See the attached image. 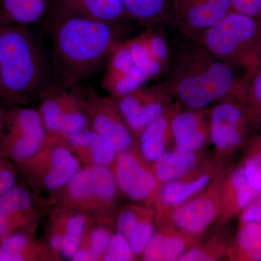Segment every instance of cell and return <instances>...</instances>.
Returning a JSON list of instances; mask_svg holds the SVG:
<instances>
[{
    "mask_svg": "<svg viewBox=\"0 0 261 261\" xmlns=\"http://www.w3.org/2000/svg\"><path fill=\"white\" fill-rule=\"evenodd\" d=\"M241 224L261 223V195H258L240 215Z\"/></svg>",
    "mask_w": 261,
    "mask_h": 261,
    "instance_id": "obj_37",
    "label": "cell"
},
{
    "mask_svg": "<svg viewBox=\"0 0 261 261\" xmlns=\"http://www.w3.org/2000/svg\"><path fill=\"white\" fill-rule=\"evenodd\" d=\"M51 68L25 25H0V99L24 104L51 82Z\"/></svg>",
    "mask_w": 261,
    "mask_h": 261,
    "instance_id": "obj_3",
    "label": "cell"
},
{
    "mask_svg": "<svg viewBox=\"0 0 261 261\" xmlns=\"http://www.w3.org/2000/svg\"><path fill=\"white\" fill-rule=\"evenodd\" d=\"M226 163L213 154L198 168L184 177L163 184L152 205L156 227L169 224L171 211L205 190L226 168Z\"/></svg>",
    "mask_w": 261,
    "mask_h": 261,
    "instance_id": "obj_11",
    "label": "cell"
},
{
    "mask_svg": "<svg viewBox=\"0 0 261 261\" xmlns=\"http://www.w3.org/2000/svg\"><path fill=\"white\" fill-rule=\"evenodd\" d=\"M89 128L108 139L117 154L138 147V142L122 116L115 98L100 95L91 88L82 87Z\"/></svg>",
    "mask_w": 261,
    "mask_h": 261,
    "instance_id": "obj_10",
    "label": "cell"
},
{
    "mask_svg": "<svg viewBox=\"0 0 261 261\" xmlns=\"http://www.w3.org/2000/svg\"><path fill=\"white\" fill-rule=\"evenodd\" d=\"M111 169L118 191L134 202L152 207L162 185L138 147L117 154Z\"/></svg>",
    "mask_w": 261,
    "mask_h": 261,
    "instance_id": "obj_13",
    "label": "cell"
},
{
    "mask_svg": "<svg viewBox=\"0 0 261 261\" xmlns=\"http://www.w3.org/2000/svg\"><path fill=\"white\" fill-rule=\"evenodd\" d=\"M226 168L205 190L174 207L170 214L169 224L192 236L203 238L219 218Z\"/></svg>",
    "mask_w": 261,
    "mask_h": 261,
    "instance_id": "obj_12",
    "label": "cell"
},
{
    "mask_svg": "<svg viewBox=\"0 0 261 261\" xmlns=\"http://www.w3.org/2000/svg\"><path fill=\"white\" fill-rule=\"evenodd\" d=\"M61 14L78 15L108 23H122L130 18L121 0H59Z\"/></svg>",
    "mask_w": 261,
    "mask_h": 261,
    "instance_id": "obj_24",
    "label": "cell"
},
{
    "mask_svg": "<svg viewBox=\"0 0 261 261\" xmlns=\"http://www.w3.org/2000/svg\"><path fill=\"white\" fill-rule=\"evenodd\" d=\"M171 23L189 40L197 41L232 10L231 0H171Z\"/></svg>",
    "mask_w": 261,
    "mask_h": 261,
    "instance_id": "obj_15",
    "label": "cell"
},
{
    "mask_svg": "<svg viewBox=\"0 0 261 261\" xmlns=\"http://www.w3.org/2000/svg\"><path fill=\"white\" fill-rule=\"evenodd\" d=\"M51 31L53 67L58 81L74 86L107 65L125 41L122 23H108L78 15L61 14Z\"/></svg>",
    "mask_w": 261,
    "mask_h": 261,
    "instance_id": "obj_1",
    "label": "cell"
},
{
    "mask_svg": "<svg viewBox=\"0 0 261 261\" xmlns=\"http://www.w3.org/2000/svg\"><path fill=\"white\" fill-rule=\"evenodd\" d=\"M233 11L247 15L261 25V0H231Z\"/></svg>",
    "mask_w": 261,
    "mask_h": 261,
    "instance_id": "obj_35",
    "label": "cell"
},
{
    "mask_svg": "<svg viewBox=\"0 0 261 261\" xmlns=\"http://www.w3.org/2000/svg\"><path fill=\"white\" fill-rule=\"evenodd\" d=\"M72 152L87 166L112 167L117 152L111 142L91 128L64 136Z\"/></svg>",
    "mask_w": 261,
    "mask_h": 261,
    "instance_id": "obj_21",
    "label": "cell"
},
{
    "mask_svg": "<svg viewBox=\"0 0 261 261\" xmlns=\"http://www.w3.org/2000/svg\"><path fill=\"white\" fill-rule=\"evenodd\" d=\"M239 102L261 113V60L240 79Z\"/></svg>",
    "mask_w": 261,
    "mask_h": 261,
    "instance_id": "obj_30",
    "label": "cell"
},
{
    "mask_svg": "<svg viewBox=\"0 0 261 261\" xmlns=\"http://www.w3.org/2000/svg\"><path fill=\"white\" fill-rule=\"evenodd\" d=\"M157 228L142 252V260H178L202 239L184 232L171 224Z\"/></svg>",
    "mask_w": 261,
    "mask_h": 261,
    "instance_id": "obj_19",
    "label": "cell"
},
{
    "mask_svg": "<svg viewBox=\"0 0 261 261\" xmlns=\"http://www.w3.org/2000/svg\"><path fill=\"white\" fill-rule=\"evenodd\" d=\"M0 205L13 214L31 218L32 198L25 189L15 186L8 193L0 197Z\"/></svg>",
    "mask_w": 261,
    "mask_h": 261,
    "instance_id": "obj_32",
    "label": "cell"
},
{
    "mask_svg": "<svg viewBox=\"0 0 261 261\" xmlns=\"http://www.w3.org/2000/svg\"><path fill=\"white\" fill-rule=\"evenodd\" d=\"M46 0H2L0 25H25L43 18Z\"/></svg>",
    "mask_w": 261,
    "mask_h": 261,
    "instance_id": "obj_26",
    "label": "cell"
},
{
    "mask_svg": "<svg viewBox=\"0 0 261 261\" xmlns=\"http://www.w3.org/2000/svg\"><path fill=\"white\" fill-rule=\"evenodd\" d=\"M18 230L8 211L0 205V240Z\"/></svg>",
    "mask_w": 261,
    "mask_h": 261,
    "instance_id": "obj_38",
    "label": "cell"
},
{
    "mask_svg": "<svg viewBox=\"0 0 261 261\" xmlns=\"http://www.w3.org/2000/svg\"><path fill=\"white\" fill-rule=\"evenodd\" d=\"M18 165L29 181L50 192L61 190L82 168L64 136L49 133L44 147Z\"/></svg>",
    "mask_w": 261,
    "mask_h": 261,
    "instance_id": "obj_6",
    "label": "cell"
},
{
    "mask_svg": "<svg viewBox=\"0 0 261 261\" xmlns=\"http://www.w3.org/2000/svg\"><path fill=\"white\" fill-rule=\"evenodd\" d=\"M15 184L14 170L4 161H0V197L11 190Z\"/></svg>",
    "mask_w": 261,
    "mask_h": 261,
    "instance_id": "obj_36",
    "label": "cell"
},
{
    "mask_svg": "<svg viewBox=\"0 0 261 261\" xmlns=\"http://www.w3.org/2000/svg\"><path fill=\"white\" fill-rule=\"evenodd\" d=\"M207 149L181 152L173 148L151 164V168L161 185L175 181L191 173L212 155Z\"/></svg>",
    "mask_w": 261,
    "mask_h": 261,
    "instance_id": "obj_23",
    "label": "cell"
},
{
    "mask_svg": "<svg viewBox=\"0 0 261 261\" xmlns=\"http://www.w3.org/2000/svg\"><path fill=\"white\" fill-rule=\"evenodd\" d=\"M226 226V225H225ZM225 226H216L205 240L200 241L187 250L178 261H216L227 257L231 243L228 241Z\"/></svg>",
    "mask_w": 261,
    "mask_h": 261,
    "instance_id": "obj_27",
    "label": "cell"
},
{
    "mask_svg": "<svg viewBox=\"0 0 261 261\" xmlns=\"http://www.w3.org/2000/svg\"><path fill=\"white\" fill-rule=\"evenodd\" d=\"M39 97L38 111L48 133L67 136L89 128L80 84L51 82Z\"/></svg>",
    "mask_w": 261,
    "mask_h": 261,
    "instance_id": "obj_8",
    "label": "cell"
},
{
    "mask_svg": "<svg viewBox=\"0 0 261 261\" xmlns=\"http://www.w3.org/2000/svg\"><path fill=\"white\" fill-rule=\"evenodd\" d=\"M37 246L27 235L13 233L1 240L0 261L35 260Z\"/></svg>",
    "mask_w": 261,
    "mask_h": 261,
    "instance_id": "obj_29",
    "label": "cell"
},
{
    "mask_svg": "<svg viewBox=\"0 0 261 261\" xmlns=\"http://www.w3.org/2000/svg\"><path fill=\"white\" fill-rule=\"evenodd\" d=\"M48 132L38 110L27 107L7 111L0 140V154L18 164L27 161L44 147Z\"/></svg>",
    "mask_w": 261,
    "mask_h": 261,
    "instance_id": "obj_9",
    "label": "cell"
},
{
    "mask_svg": "<svg viewBox=\"0 0 261 261\" xmlns=\"http://www.w3.org/2000/svg\"><path fill=\"white\" fill-rule=\"evenodd\" d=\"M88 219L87 215L69 209L57 216L49 235L51 250L66 258H72L88 228Z\"/></svg>",
    "mask_w": 261,
    "mask_h": 261,
    "instance_id": "obj_20",
    "label": "cell"
},
{
    "mask_svg": "<svg viewBox=\"0 0 261 261\" xmlns=\"http://www.w3.org/2000/svg\"><path fill=\"white\" fill-rule=\"evenodd\" d=\"M181 106L174 101L164 114L146 127L139 136V151L149 164L155 162L173 145L171 123L173 116Z\"/></svg>",
    "mask_w": 261,
    "mask_h": 261,
    "instance_id": "obj_22",
    "label": "cell"
},
{
    "mask_svg": "<svg viewBox=\"0 0 261 261\" xmlns=\"http://www.w3.org/2000/svg\"><path fill=\"white\" fill-rule=\"evenodd\" d=\"M213 56L228 66L250 69L261 60V25L231 10L199 39Z\"/></svg>",
    "mask_w": 261,
    "mask_h": 261,
    "instance_id": "obj_4",
    "label": "cell"
},
{
    "mask_svg": "<svg viewBox=\"0 0 261 261\" xmlns=\"http://www.w3.org/2000/svg\"><path fill=\"white\" fill-rule=\"evenodd\" d=\"M155 226L153 208L141 204L123 207L116 220V231L127 239L137 257L142 255Z\"/></svg>",
    "mask_w": 261,
    "mask_h": 261,
    "instance_id": "obj_17",
    "label": "cell"
},
{
    "mask_svg": "<svg viewBox=\"0 0 261 261\" xmlns=\"http://www.w3.org/2000/svg\"><path fill=\"white\" fill-rule=\"evenodd\" d=\"M7 111H5L1 105H0V118H5L6 116Z\"/></svg>",
    "mask_w": 261,
    "mask_h": 261,
    "instance_id": "obj_39",
    "label": "cell"
},
{
    "mask_svg": "<svg viewBox=\"0 0 261 261\" xmlns=\"http://www.w3.org/2000/svg\"><path fill=\"white\" fill-rule=\"evenodd\" d=\"M247 181L242 166L226 168L221 187V213L216 226H225L260 195Z\"/></svg>",
    "mask_w": 261,
    "mask_h": 261,
    "instance_id": "obj_18",
    "label": "cell"
},
{
    "mask_svg": "<svg viewBox=\"0 0 261 261\" xmlns=\"http://www.w3.org/2000/svg\"><path fill=\"white\" fill-rule=\"evenodd\" d=\"M253 148L241 166L250 186L261 195L260 142L255 144Z\"/></svg>",
    "mask_w": 261,
    "mask_h": 261,
    "instance_id": "obj_34",
    "label": "cell"
},
{
    "mask_svg": "<svg viewBox=\"0 0 261 261\" xmlns=\"http://www.w3.org/2000/svg\"><path fill=\"white\" fill-rule=\"evenodd\" d=\"M137 257L132 251L127 239L121 233L116 231L113 233L101 260L129 261L137 260Z\"/></svg>",
    "mask_w": 261,
    "mask_h": 261,
    "instance_id": "obj_33",
    "label": "cell"
},
{
    "mask_svg": "<svg viewBox=\"0 0 261 261\" xmlns=\"http://www.w3.org/2000/svg\"><path fill=\"white\" fill-rule=\"evenodd\" d=\"M173 145L181 152L207 149L211 144L209 108L191 109L181 106L173 117Z\"/></svg>",
    "mask_w": 261,
    "mask_h": 261,
    "instance_id": "obj_16",
    "label": "cell"
},
{
    "mask_svg": "<svg viewBox=\"0 0 261 261\" xmlns=\"http://www.w3.org/2000/svg\"><path fill=\"white\" fill-rule=\"evenodd\" d=\"M171 57L163 81L175 102L205 109L222 101H239L240 79L200 42L189 40Z\"/></svg>",
    "mask_w": 261,
    "mask_h": 261,
    "instance_id": "obj_2",
    "label": "cell"
},
{
    "mask_svg": "<svg viewBox=\"0 0 261 261\" xmlns=\"http://www.w3.org/2000/svg\"><path fill=\"white\" fill-rule=\"evenodd\" d=\"M227 257L233 260H261V223L242 224Z\"/></svg>",
    "mask_w": 261,
    "mask_h": 261,
    "instance_id": "obj_28",
    "label": "cell"
},
{
    "mask_svg": "<svg viewBox=\"0 0 261 261\" xmlns=\"http://www.w3.org/2000/svg\"><path fill=\"white\" fill-rule=\"evenodd\" d=\"M116 99L122 116L137 139L173 103L172 96L163 82L150 87L143 86Z\"/></svg>",
    "mask_w": 261,
    "mask_h": 261,
    "instance_id": "obj_14",
    "label": "cell"
},
{
    "mask_svg": "<svg viewBox=\"0 0 261 261\" xmlns=\"http://www.w3.org/2000/svg\"><path fill=\"white\" fill-rule=\"evenodd\" d=\"M261 113L239 101L228 99L209 108L214 155L226 162L245 144Z\"/></svg>",
    "mask_w": 261,
    "mask_h": 261,
    "instance_id": "obj_7",
    "label": "cell"
},
{
    "mask_svg": "<svg viewBox=\"0 0 261 261\" xmlns=\"http://www.w3.org/2000/svg\"><path fill=\"white\" fill-rule=\"evenodd\" d=\"M130 19L147 27L171 23V0H121Z\"/></svg>",
    "mask_w": 261,
    "mask_h": 261,
    "instance_id": "obj_25",
    "label": "cell"
},
{
    "mask_svg": "<svg viewBox=\"0 0 261 261\" xmlns=\"http://www.w3.org/2000/svg\"><path fill=\"white\" fill-rule=\"evenodd\" d=\"M113 222H105L89 231H86L80 248L90 255L91 261L101 260L112 236Z\"/></svg>",
    "mask_w": 261,
    "mask_h": 261,
    "instance_id": "obj_31",
    "label": "cell"
},
{
    "mask_svg": "<svg viewBox=\"0 0 261 261\" xmlns=\"http://www.w3.org/2000/svg\"><path fill=\"white\" fill-rule=\"evenodd\" d=\"M61 191L64 208L113 221L118 189L111 168H82Z\"/></svg>",
    "mask_w": 261,
    "mask_h": 261,
    "instance_id": "obj_5",
    "label": "cell"
}]
</instances>
